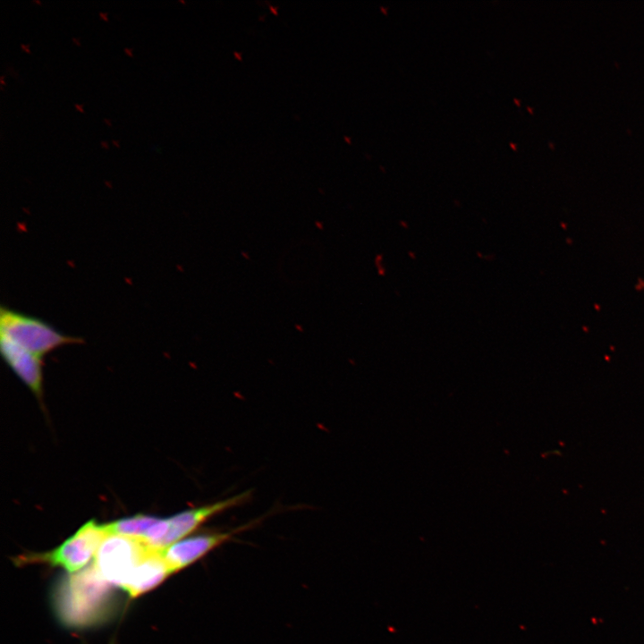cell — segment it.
Instances as JSON below:
<instances>
[{
    "instance_id": "9c48e42d",
    "label": "cell",
    "mask_w": 644,
    "mask_h": 644,
    "mask_svg": "<svg viewBox=\"0 0 644 644\" xmlns=\"http://www.w3.org/2000/svg\"><path fill=\"white\" fill-rule=\"evenodd\" d=\"M158 520L159 518L151 515L136 514L104 524V526L107 534L120 535L143 541L150 528Z\"/></svg>"
},
{
    "instance_id": "277c9868",
    "label": "cell",
    "mask_w": 644,
    "mask_h": 644,
    "mask_svg": "<svg viewBox=\"0 0 644 644\" xmlns=\"http://www.w3.org/2000/svg\"><path fill=\"white\" fill-rule=\"evenodd\" d=\"M106 535L104 524L90 520L50 552L28 554L20 559L26 563L59 566L72 573L89 564Z\"/></svg>"
},
{
    "instance_id": "8fae6325",
    "label": "cell",
    "mask_w": 644,
    "mask_h": 644,
    "mask_svg": "<svg viewBox=\"0 0 644 644\" xmlns=\"http://www.w3.org/2000/svg\"><path fill=\"white\" fill-rule=\"evenodd\" d=\"M74 106H75V108H76L78 111H80V113H83V112H84V108H83V105H82V104L75 103V104H74Z\"/></svg>"
},
{
    "instance_id": "ba28073f",
    "label": "cell",
    "mask_w": 644,
    "mask_h": 644,
    "mask_svg": "<svg viewBox=\"0 0 644 644\" xmlns=\"http://www.w3.org/2000/svg\"><path fill=\"white\" fill-rule=\"evenodd\" d=\"M170 574L162 551L149 548L123 590L136 597L159 585Z\"/></svg>"
},
{
    "instance_id": "8992f818",
    "label": "cell",
    "mask_w": 644,
    "mask_h": 644,
    "mask_svg": "<svg viewBox=\"0 0 644 644\" xmlns=\"http://www.w3.org/2000/svg\"><path fill=\"white\" fill-rule=\"evenodd\" d=\"M251 523L226 532L184 538L162 550L163 557L172 573L176 572L230 539L235 533L249 528Z\"/></svg>"
},
{
    "instance_id": "5bb4252c",
    "label": "cell",
    "mask_w": 644,
    "mask_h": 644,
    "mask_svg": "<svg viewBox=\"0 0 644 644\" xmlns=\"http://www.w3.org/2000/svg\"><path fill=\"white\" fill-rule=\"evenodd\" d=\"M100 146H101L103 148H106V149L108 148V143H107L106 140H101V141H100Z\"/></svg>"
},
{
    "instance_id": "3957f363",
    "label": "cell",
    "mask_w": 644,
    "mask_h": 644,
    "mask_svg": "<svg viewBox=\"0 0 644 644\" xmlns=\"http://www.w3.org/2000/svg\"><path fill=\"white\" fill-rule=\"evenodd\" d=\"M149 548L139 539L107 534L95 555L94 565L105 580L124 589Z\"/></svg>"
},
{
    "instance_id": "4fadbf2b",
    "label": "cell",
    "mask_w": 644,
    "mask_h": 644,
    "mask_svg": "<svg viewBox=\"0 0 644 644\" xmlns=\"http://www.w3.org/2000/svg\"><path fill=\"white\" fill-rule=\"evenodd\" d=\"M123 51H124L129 56H132V55H132V48L124 47V48H123Z\"/></svg>"
},
{
    "instance_id": "2e32d148",
    "label": "cell",
    "mask_w": 644,
    "mask_h": 644,
    "mask_svg": "<svg viewBox=\"0 0 644 644\" xmlns=\"http://www.w3.org/2000/svg\"><path fill=\"white\" fill-rule=\"evenodd\" d=\"M112 143H113L115 147H117V148L120 147L119 141L116 140H112Z\"/></svg>"
},
{
    "instance_id": "9a60e30c",
    "label": "cell",
    "mask_w": 644,
    "mask_h": 644,
    "mask_svg": "<svg viewBox=\"0 0 644 644\" xmlns=\"http://www.w3.org/2000/svg\"><path fill=\"white\" fill-rule=\"evenodd\" d=\"M72 40L76 45H78V46L80 45V40L79 38L72 37Z\"/></svg>"
},
{
    "instance_id": "6da1fadb",
    "label": "cell",
    "mask_w": 644,
    "mask_h": 644,
    "mask_svg": "<svg viewBox=\"0 0 644 644\" xmlns=\"http://www.w3.org/2000/svg\"><path fill=\"white\" fill-rule=\"evenodd\" d=\"M114 602L110 583L98 574L94 564L64 576L53 591L56 614L69 627H87L102 622L113 610Z\"/></svg>"
},
{
    "instance_id": "7c38bea8",
    "label": "cell",
    "mask_w": 644,
    "mask_h": 644,
    "mask_svg": "<svg viewBox=\"0 0 644 644\" xmlns=\"http://www.w3.org/2000/svg\"><path fill=\"white\" fill-rule=\"evenodd\" d=\"M107 14H108L107 13H103V12H100V13H99V16H100L104 21H108Z\"/></svg>"
},
{
    "instance_id": "7a4b0ae2",
    "label": "cell",
    "mask_w": 644,
    "mask_h": 644,
    "mask_svg": "<svg viewBox=\"0 0 644 644\" xmlns=\"http://www.w3.org/2000/svg\"><path fill=\"white\" fill-rule=\"evenodd\" d=\"M0 334L39 357L63 345L83 342L61 333L38 318L3 305L0 307Z\"/></svg>"
},
{
    "instance_id": "5b68a950",
    "label": "cell",
    "mask_w": 644,
    "mask_h": 644,
    "mask_svg": "<svg viewBox=\"0 0 644 644\" xmlns=\"http://www.w3.org/2000/svg\"><path fill=\"white\" fill-rule=\"evenodd\" d=\"M249 492L180 512L169 518V529L160 545V550L184 538L202 523L228 509L238 506L249 499Z\"/></svg>"
},
{
    "instance_id": "d6986e66",
    "label": "cell",
    "mask_w": 644,
    "mask_h": 644,
    "mask_svg": "<svg viewBox=\"0 0 644 644\" xmlns=\"http://www.w3.org/2000/svg\"><path fill=\"white\" fill-rule=\"evenodd\" d=\"M34 3L41 4L42 2L40 0H33Z\"/></svg>"
},
{
    "instance_id": "30bf717a",
    "label": "cell",
    "mask_w": 644,
    "mask_h": 644,
    "mask_svg": "<svg viewBox=\"0 0 644 644\" xmlns=\"http://www.w3.org/2000/svg\"><path fill=\"white\" fill-rule=\"evenodd\" d=\"M21 48L27 53H30V46L28 44H21Z\"/></svg>"
},
{
    "instance_id": "e0dca14e",
    "label": "cell",
    "mask_w": 644,
    "mask_h": 644,
    "mask_svg": "<svg viewBox=\"0 0 644 644\" xmlns=\"http://www.w3.org/2000/svg\"><path fill=\"white\" fill-rule=\"evenodd\" d=\"M104 122H105L106 124H108L109 126H111V124H112L110 119L104 118Z\"/></svg>"
},
{
    "instance_id": "52a82bcc",
    "label": "cell",
    "mask_w": 644,
    "mask_h": 644,
    "mask_svg": "<svg viewBox=\"0 0 644 644\" xmlns=\"http://www.w3.org/2000/svg\"><path fill=\"white\" fill-rule=\"evenodd\" d=\"M0 349L4 361L39 399L42 398V358L0 334Z\"/></svg>"
},
{
    "instance_id": "ac0fdd59",
    "label": "cell",
    "mask_w": 644,
    "mask_h": 644,
    "mask_svg": "<svg viewBox=\"0 0 644 644\" xmlns=\"http://www.w3.org/2000/svg\"><path fill=\"white\" fill-rule=\"evenodd\" d=\"M4 76L2 75V76H1V86H3V85L4 84Z\"/></svg>"
}]
</instances>
